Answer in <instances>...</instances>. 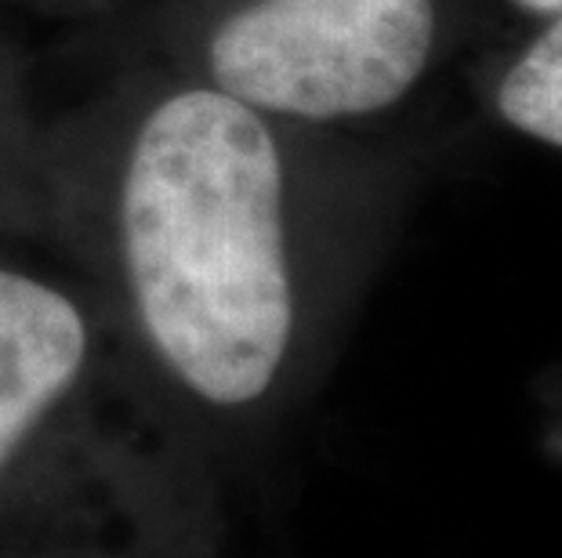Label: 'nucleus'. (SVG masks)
I'll use <instances>...</instances> for the list:
<instances>
[{
	"label": "nucleus",
	"instance_id": "5",
	"mask_svg": "<svg viewBox=\"0 0 562 558\" xmlns=\"http://www.w3.org/2000/svg\"><path fill=\"white\" fill-rule=\"evenodd\" d=\"M522 4L533 11H562V0H522Z\"/></svg>",
	"mask_w": 562,
	"mask_h": 558
},
{
	"label": "nucleus",
	"instance_id": "2",
	"mask_svg": "<svg viewBox=\"0 0 562 558\" xmlns=\"http://www.w3.org/2000/svg\"><path fill=\"white\" fill-rule=\"evenodd\" d=\"M432 0H258L211 41L229 99L305 121L385 110L428 62Z\"/></svg>",
	"mask_w": 562,
	"mask_h": 558
},
{
	"label": "nucleus",
	"instance_id": "3",
	"mask_svg": "<svg viewBox=\"0 0 562 558\" xmlns=\"http://www.w3.org/2000/svg\"><path fill=\"white\" fill-rule=\"evenodd\" d=\"M88 360V323L63 291L0 269V501L22 449Z\"/></svg>",
	"mask_w": 562,
	"mask_h": 558
},
{
	"label": "nucleus",
	"instance_id": "1",
	"mask_svg": "<svg viewBox=\"0 0 562 558\" xmlns=\"http://www.w3.org/2000/svg\"><path fill=\"white\" fill-rule=\"evenodd\" d=\"M124 269L164 366L211 407L277 382L294 334L283 174L269 127L225 91H186L149 116L121 196Z\"/></svg>",
	"mask_w": 562,
	"mask_h": 558
},
{
	"label": "nucleus",
	"instance_id": "4",
	"mask_svg": "<svg viewBox=\"0 0 562 558\" xmlns=\"http://www.w3.org/2000/svg\"><path fill=\"white\" fill-rule=\"evenodd\" d=\"M497 102L508 124L562 149V19L508 69Z\"/></svg>",
	"mask_w": 562,
	"mask_h": 558
}]
</instances>
